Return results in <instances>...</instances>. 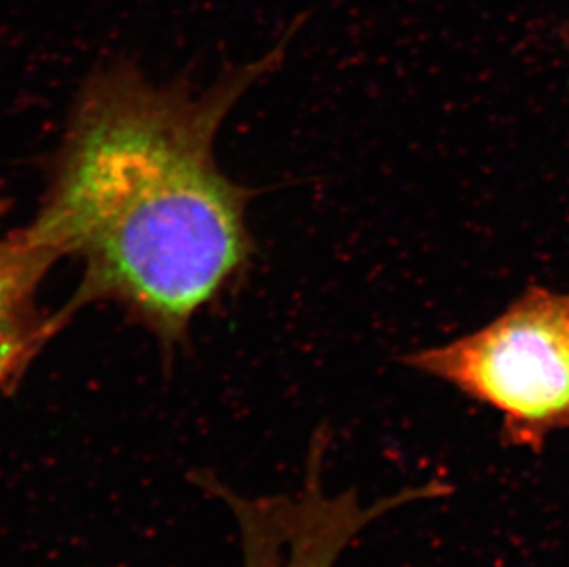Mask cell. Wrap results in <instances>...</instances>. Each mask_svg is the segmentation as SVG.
I'll list each match as a JSON object with an SVG mask.
<instances>
[{"label":"cell","instance_id":"6da1fadb","mask_svg":"<svg viewBox=\"0 0 569 567\" xmlns=\"http://www.w3.org/2000/svg\"><path fill=\"white\" fill-rule=\"evenodd\" d=\"M284 44L207 89L157 86L133 63L87 78L50 167L28 236L81 279L58 314L67 325L109 302L164 347L187 341L193 319L242 279L253 255L249 192L221 171V123Z\"/></svg>","mask_w":569,"mask_h":567},{"label":"cell","instance_id":"7a4b0ae2","mask_svg":"<svg viewBox=\"0 0 569 567\" xmlns=\"http://www.w3.org/2000/svg\"><path fill=\"white\" fill-rule=\"evenodd\" d=\"M402 364L495 409L507 445L542 451L569 431V291L529 286L476 332Z\"/></svg>","mask_w":569,"mask_h":567},{"label":"cell","instance_id":"3957f363","mask_svg":"<svg viewBox=\"0 0 569 567\" xmlns=\"http://www.w3.org/2000/svg\"><path fill=\"white\" fill-rule=\"evenodd\" d=\"M54 258L27 229L0 232V391L24 378L44 345L63 327L39 305V288Z\"/></svg>","mask_w":569,"mask_h":567},{"label":"cell","instance_id":"277c9868","mask_svg":"<svg viewBox=\"0 0 569 567\" xmlns=\"http://www.w3.org/2000/svg\"><path fill=\"white\" fill-rule=\"evenodd\" d=\"M565 43H566V47H568V49H569V28L565 32Z\"/></svg>","mask_w":569,"mask_h":567}]
</instances>
